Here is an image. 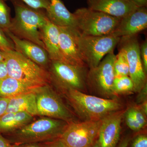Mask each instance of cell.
Returning a JSON list of instances; mask_svg holds the SVG:
<instances>
[{"mask_svg":"<svg viewBox=\"0 0 147 147\" xmlns=\"http://www.w3.org/2000/svg\"><path fill=\"white\" fill-rule=\"evenodd\" d=\"M117 45L119 49L125 53L129 67V76L134 84V92H139L147 84V77L142 64L140 44L137 35L121 37Z\"/></svg>","mask_w":147,"mask_h":147,"instance_id":"30bf717a","label":"cell"},{"mask_svg":"<svg viewBox=\"0 0 147 147\" xmlns=\"http://www.w3.org/2000/svg\"><path fill=\"white\" fill-rule=\"evenodd\" d=\"M113 92L114 96L134 92L133 81L129 76L115 77L113 84Z\"/></svg>","mask_w":147,"mask_h":147,"instance_id":"7402d4cb","label":"cell"},{"mask_svg":"<svg viewBox=\"0 0 147 147\" xmlns=\"http://www.w3.org/2000/svg\"><path fill=\"white\" fill-rule=\"evenodd\" d=\"M8 76L7 67L4 60L0 61V80Z\"/></svg>","mask_w":147,"mask_h":147,"instance_id":"d6a6232c","label":"cell"},{"mask_svg":"<svg viewBox=\"0 0 147 147\" xmlns=\"http://www.w3.org/2000/svg\"><path fill=\"white\" fill-rule=\"evenodd\" d=\"M38 115L70 123L74 116L50 85L40 87L36 92Z\"/></svg>","mask_w":147,"mask_h":147,"instance_id":"9c48e42d","label":"cell"},{"mask_svg":"<svg viewBox=\"0 0 147 147\" xmlns=\"http://www.w3.org/2000/svg\"><path fill=\"white\" fill-rule=\"evenodd\" d=\"M73 13L76 18V28L82 35L86 36L112 34L121 18L88 7L78 9Z\"/></svg>","mask_w":147,"mask_h":147,"instance_id":"8992f818","label":"cell"},{"mask_svg":"<svg viewBox=\"0 0 147 147\" xmlns=\"http://www.w3.org/2000/svg\"><path fill=\"white\" fill-rule=\"evenodd\" d=\"M4 60L2 51L0 49V61Z\"/></svg>","mask_w":147,"mask_h":147,"instance_id":"f35d334b","label":"cell"},{"mask_svg":"<svg viewBox=\"0 0 147 147\" xmlns=\"http://www.w3.org/2000/svg\"><path fill=\"white\" fill-rule=\"evenodd\" d=\"M140 55L143 67L146 74L147 72V41L145 40L140 45Z\"/></svg>","mask_w":147,"mask_h":147,"instance_id":"f546056e","label":"cell"},{"mask_svg":"<svg viewBox=\"0 0 147 147\" xmlns=\"http://www.w3.org/2000/svg\"><path fill=\"white\" fill-rule=\"evenodd\" d=\"M116 55L114 53L106 55L96 67L90 69L87 75V85H88L104 96L113 98V82L115 79L114 64Z\"/></svg>","mask_w":147,"mask_h":147,"instance_id":"8fae6325","label":"cell"},{"mask_svg":"<svg viewBox=\"0 0 147 147\" xmlns=\"http://www.w3.org/2000/svg\"><path fill=\"white\" fill-rule=\"evenodd\" d=\"M0 147H12V144L6 138L0 134Z\"/></svg>","mask_w":147,"mask_h":147,"instance_id":"8d00e7d4","label":"cell"},{"mask_svg":"<svg viewBox=\"0 0 147 147\" xmlns=\"http://www.w3.org/2000/svg\"><path fill=\"white\" fill-rule=\"evenodd\" d=\"M137 7H147V0H128Z\"/></svg>","mask_w":147,"mask_h":147,"instance_id":"e575fe53","label":"cell"},{"mask_svg":"<svg viewBox=\"0 0 147 147\" xmlns=\"http://www.w3.org/2000/svg\"><path fill=\"white\" fill-rule=\"evenodd\" d=\"M13 1L15 17L11 19L8 30L17 37L34 42L45 49L42 31L48 20L45 10L33 8L17 0Z\"/></svg>","mask_w":147,"mask_h":147,"instance_id":"6da1fadb","label":"cell"},{"mask_svg":"<svg viewBox=\"0 0 147 147\" xmlns=\"http://www.w3.org/2000/svg\"><path fill=\"white\" fill-rule=\"evenodd\" d=\"M33 118L25 112L5 113L0 117V132L11 133L31 122Z\"/></svg>","mask_w":147,"mask_h":147,"instance_id":"44dd1931","label":"cell"},{"mask_svg":"<svg viewBox=\"0 0 147 147\" xmlns=\"http://www.w3.org/2000/svg\"><path fill=\"white\" fill-rule=\"evenodd\" d=\"M5 32L13 42L15 51L42 68L48 69L51 60L45 49L34 42L17 37L9 30Z\"/></svg>","mask_w":147,"mask_h":147,"instance_id":"5bb4252c","label":"cell"},{"mask_svg":"<svg viewBox=\"0 0 147 147\" xmlns=\"http://www.w3.org/2000/svg\"><path fill=\"white\" fill-rule=\"evenodd\" d=\"M130 147H147V136L146 134H138L131 141Z\"/></svg>","mask_w":147,"mask_h":147,"instance_id":"f1b7e54d","label":"cell"},{"mask_svg":"<svg viewBox=\"0 0 147 147\" xmlns=\"http://www.w3.org/2000/svg\"><path fill=\"white\" fill-rule=\"evenodd\" d=\"M119 50L118 54L116 55L114 64L115 77L129 76V67L126 55L123 50Z\"/></svg>","mask_w":147,"mask_h":147,"instance_id":"603a6c76","label":"cell"},{"mask_svg":"<svg viewBox=\"0 0 147 147\" xmlns=\"http://www.w3.org/2000/svg\"><path fill=\"white\" fill-rule=\"evenodd\" d=\"M65 94L75 113L83 121H98L111 113L123 110L121 102L116 98H105L69 90Z\"/></svg>","mask_w":147,"mask_h":147,"instance_id":"7a4b0ae2","label":"cell"},{"mask_svg":"<svg viewBox=\"0 0 147 147\" xmlns=\"http://www.w3.org/2000/svg\"><path fill=\"white\" fill-rule=\"evenodd\" d=\"M35 93L24 94L11 98L5 113L25 112L33 116L37 115Z\"/></svg>","mask_w":147,"mask_h":147,"instance_id":"ffe728a7","label":"cell"},{"mask_svg":"<svg viewBox=\"0 0 147 147\" xmlns=\"http://www.w3.org/2000/svg\"><path fill=\"white\" fill-rule=\"evenodd\" d=\"M101 120L69 123L59 138L67 147H89L97 139Z\"/></svg>","mask_w":147,"mask_h":147,"instance_id":"ba28073f","label":"cell"},{"mask_svg":"<svg viewBox=\"0 0 147 147\" xmlns=\"http://www.w3.org/2000/svg\"><path fill=\"white\" fill-rule=\"evenodd\" d=\"M67 124L61 120L43 117L8 134L6 139L11 144L50 142L60 137Z\"/></svg>","mask_w":147,"mask_h":147,"instance_id":"3957f363","label":"cell"},{"mask_svg":"<svg viewBox=\"0 0 147 147\" xmlns=\"http://www.w3.org/2000/svg\"><path fill=\"white\" fill-rule=\"evenodd\" d=\"M130 140L131 139L130 137H125L121 140H120L118 144L117 145L116 147H127Z\"/></svg>","mask_w":147,"mask_h":147,"instance_id":"d590c367","label":"cell"},{"mask_svg":"<svg viewBox=\"0 0 147 147\" xmlns=\"http://www.w3.org/2000/svg\"><path fill=\"white\" fill-rule=\"evenodd\" d=\"M48 8L45 10L48 20L59 27L71 26L76 28V18L67 9L61 0H50Z\"/></svg>","mask_w":147,"mask_h":147,"instance_id":"e0dca14e","label":"cell"},{"mask_svg":"<svg viewBox=\"0 0 147 147\" xmlns=\"http://www.w3.org/2000/svg\"><path fill=\"white\" fill-rule=\"evenodd\" d=\"M88 8L122 18L139 7L128 0H87Z\"/></svg>","mask_w":147,"mask_h":147,"instance_id":"2e32d148","label":"cell"},{"mask_svg":"<svg viewBox=\"0 0 147 147\" xmlns=\"http://www.w3.org/2000/svg\"><path fill=\"white\" fill-rule=\"evenodd\" d=\"M100 147L99 143L97 141V139L90 147Z\"/></svg>","mask_w":147,"mask_h":147,"instance_id":"74e56055","label":"cell"},{"mask_svg":"<svg viewBox=\"0 0 147 147\" xmlns=\"http://www.w3.org/2000/svg\"><path fill=\"white\" fill-rule=\"evenodd\" d=\"M10 98L0 96V117L5 114Z\"/></svg>","mask_w":147,"mask_h":147,"instance_id":"4dcf8cb0","label":"cell"},{"mask_svg":"<svg viewBox=\"0 0 147 147\" xmlns=\"http://www.w3.org/2000/svg\"><path fill=\"white\" fill-rule=\"evenodd\" d=\"M59 26L47 21L42 31V41L51 61H62L59 49Z\"/></svg>","mask_w":147,"mask_h":147,"instance_id":"ac0fdd59","label":"cell"},{"mask_svg":"<svg viewBox=\"0 0 147 147\" xmlns=\"http://www.w3.org/2000/svg\"><path fill=\"white\" fill-rule=\"evenodd\" d=\"M124 117L125 118L127 125L131 130L134 131H139L142 129V127L135 120L129 108L125 110Z\"/></svg>","mask_w":147,"mask_h":147,"instance_id":"83f0119b","label":"cell"},{"mask_svg":"<svg viewBox=\"0 0 147 147\" xmlns=\"http://www.w3.org/2000/svg\"><path fill=\"white\" fill-rule=\"evenodd\" d=\"M125 110L111 113L101 119L97 141L100 147H116L120 140L122 121Z\"/></svg>","mask_w":147,"mask_h":147,"instance_id":"4fadbf2b","label":"cell"},{"mask_svg":"<svg viewBox=\"0 0 147 147\" xmlns=\"http://www.w3.org/2000/svg\"><path fill=\"white\" fill-rule=\"evenodd\" d=\"M5 1L0 0V28L4 32L9 29L11 20L10 8Z\"/></svg>","mask_w":147,"mask_h":147,"instance_id":"cb8c5ba5","label":"cell"},{"mask_svg":"<svg viewBox=\"0 0 147 147\" xmlns=\"http://www.w3.org/2000/svg\"><path fill=\"white\" fill-rule=\"evenodd\" d=\"M2 52L9 76L34 86L50 85L47 70L15 50Z\"/></svg>","mask_w":147,"mask_h":147,"instance_id":"277c9868","label":"cell"},{"mask_svg":"<svg viewBox=\"0 0 147 147\" xmlns=\"http://www.w3.org/2000/svg\"><path fill=\"white\" fill-rule=\"evenodd\" d=\"M42 143L45 147H67L59 139Z\"/></svg>","mask_w":147,"mask_h":147,"instance_id":"1f68e13d","label":"cell"},{"mask_svg":"<svg viewBox=\"0 0 147 147\" xmlns=\"http://www.w3.org/2000/svg\"><path fill=\"white\" fill-rule=\"evenodd\" d=\"M4 1L8 0H4ZM32 8L46 10L49 7L50 0H20Z\"/></svg>","mask_w":147,"mask_h":147,"instance_id":"484cf974","label":"cell"},{"mask_svg":"<svg viewBox=\"0 0 147 147\" xmlns=\"http://www.w3.org/2000/svg\"><path fill=\"white\" fill-rule=\"evenodd\" d=\"M12 147H45L42 143H32L12 144Z\"/></svg>","mask_w":147,"mask_h":147,"instance_id":"836d02e7","label":"cell"},{"mask_svg":"<svg viewBox=\"0 0 147 147\" xmlns=\"http://www.w3.org/2000/svg\"><path fill=\"white\" fill-rule=\"evenodd\" d=\"M59 49L62 61L73 65L88 67L79 47L82 34L75 27L59 26Z\"/></svg>","mask_w":147,"mask_h":147,"instance_id":"7c38bea8","label":"cell"},{"mask_svg":"<svg viewBox=\"0 0 147 147\" xmlns=\"http://www.w3.org/2000/svg\"><path fill=\"white\" fill-rule=\"evenodd\" d=\"M147 28V7H138L132 13L121 18L112 34L119 37L133 36Z\"/></svg>","mask_w":147,"mask_h":147,"instance_id":"9a60e30c","label":"cell"},{"mask_svg":"<svg viewBox=\"0 0 147 147\" xmlns=\"http://www.w3.org/2000/svg\"><path fill=\"white\" fill-rule=\"evenodd\" d=\"M121 37L112 34L92 36L81 35L79 47L84 61L90 69L97 67L102 58L113 53Z\"/></svg>","mask_w":147,"mask_h":147,"instance_id":"52a82bcc","label":"cell"},{"mask_svg":"<svg viewBox=\"0 0 147 147\" xmlns=\"http://www.w3.org/2000/svg\"><path fill=\"white\" fill-rule=\"evenodd\" d=\"M88 67L73 65L63 61L53 60L48 71L50 83L62 91L76 90L84 92L86 89Z\"/></svg>","mask_w":147,"mask_h":147,"instance_id":"5b68a950","label":"cell"},{"mask_svg":"<svg viewBox=\"0 0 147 147\" xmlns=\"http://www.w3.org/2000/svg\"><path fill=\"white\" fill-rule=\"evenodd\" d=\"M0 49L3 51L15 50V47L11 40L7 37L5 32L0 28Z\"/></svg>","mask_w":147,"mask_h":147,"instance_id":"4316f807","label":"cell"},{"mask_svg":"<svg viewBox=\"0 0 147 147\" xmlns=\"http://www.w3.org/2000/svg\"><path fill=\"white\" fill-rule=\"evenodd\" d=\"M137 123L143 129L146 125V115L139 106L135 105L129 108Z\"/></svg>","mask_w":147,"mask_h":147,"instance_id":"d4e9b609","label":"cell"},{"mask_svg":"<svg viewBox=\"0 0 147 147\" xmlns=\"http://www.w3.org/2000/svg\"><path fill=\"white\" fill-rule=\"evenodd\" d=\"M40 87L31 86L8 76L0 80V96L11 98L24 94L36 92Z\"/></svg>","mask_w":147,"mask_h":147,"instance_id":"d6986e66","label":"cell"}]
</instances>
